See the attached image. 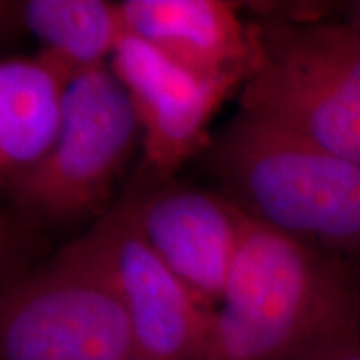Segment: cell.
Here are the masks:
<instances>
[{
    "mask_svg": "<svg viewBox=\"0 0 360 360\" xmlns=\"http://www.w3.org/2000/svg\"><path fill=\"white\" fill-rule=\"evenodd\" d=\"M57 255L110 283L129 314L137 354L148 360L200 359L210 312L148 245L122 199Z\"/></svg>",
    "mask_w": 360,
    "mask_h": 360,
    "instance_id": "cell-6",
    "label": "cell"
},
{
    "mask_svg": "<svg viewBox=\"0 0 360 360\" xmlns=\"http://www.w3.org/2000/svg\"><path fill=\"white\" fill-rule=\"evenodd\" d=\"M342 22H345L350 29H354L360 35V0L350 2L349 7H345V17Z\"/></svg>",
    "mask_w": 360,
    "mask_h": 360,
    "instance_id": "cell-13",
    "label": "cell"
},
{
    "mask_svg": "<svg viewBox=\"0 0 360 360\" xmlns=\"http://www.w3.org/2000/svg\"><path fill=\"white\" fill-rule=\"evenodd\" d=\"M17 19L44 44L42 52L72 75L107 64L125 34L119 4L105 0H27Z\"/></svg>",
    "mask_w": 360,
    "mask_h": 360,
    "instance_id": "cell-11",
    "label": "cell"
},
{
    "mask_svg": "<svg viewBox=\"0 0 360 360\" xmlns=\"http://www.w3.org/2000/svg\"><path fill=\"white\" fill-rule=\"evenodd\" d=\"M360 340V267L247 220L199 360H326Z\"/></svg>",
    "mask_w": 360,
    "mask_h": 360,
    "instance_id": "cell-1",
    "label": "cell"
},
{
    "mask_svg": "<svg viewBox=\"0 0 360 360\" xmlns=\"http://www.w3.org/2000/svg\"><path fill=\"white\" fill-rule=\"evenodd\" d=\"M74 75L40 51L0 62V179L6 191L51 154Z\"/></svg>",
    "mask_w": 360,
    "mask_h": 360,
    "instance_id": "cell-10",
    "label": "cell"
},
{
    "mask_svg": "<svg viewBox=\"0 0 360 360\" xmlns=\"http://www.w3.org/2000/svg\"><path fill=\"white\" fill-rule=\"evenodd\" d=\"M122 360H148V359H146V357H143V355L135 352V354L129 355V357H125V359H122Z\"/></svg>",
    "mask_w": 360,
    "mask_h": 360,
    "instance_id": "cell-14",
    "label": "cell"
},
{
    "mask_svg": "<svg viewBox=\"0 0 360 360\" xmlns=\"http://www.w3.org/2000/svg\"><path fill=\"white\" fill-rule=\"evenodd\" d=\"M122 197L134 224L192 299L212 314L244 237L247 215L225 193L152 179Z\"/></svg>",
    "mask_w": 360,
    "mask_h": 360,
    "instance_id": "cell-7",
    "label": "cell"
},
{
    "mask_svg": "<svg viewBox=\"0 0 360 360\" xmlns=\"http://www.w3.org/2000/svg\"><path fill=\"white\" fill-rule=\"evenodd\" d=\"M139 134L132 98L110 65L80 72L67 89L64 124L51 154L4 192L30 225L90 217L109 202Z\"/></svg>",
    "mask_w": 360,
    "mask_h": 360,
    "instance_id": "cell-4",
    "label": "cell"
},
{
    "mask_svg": "<svg viewBox=\"0 0 360 360\" xmlns=\"http://www.w3.org/2000/svg\"><path fill=\"white\" fill-rule=\"evenodd\" d=\"M257 57L240 109L360 165V35L342 20L252 22Z\"/></svg>",
    "mask_w": 360,
    "mask_h": 360,
    "instance_id": "cell-3",
    "label": "cell"
},
{
    "mask_svg": "<svg viewBox=\"0 0 360 360\" xmlns=\"http://www.w3.org/2000/svg\"><path fill=\"white\" fill-rule=\"evenodd\" d=\"M250 219L360 267V165L240 109L202 152Z\"/></svg>",
    "mask_w": 360,
    "mask_h": 360,
    "instance_id": "cell-2",
    "label": "cell"
},
{
    "mask_svg": "<svg viewBox=\"0 0 360 360\" xmlns=\"http://www.w3.org/2000/svg\"><path fill=\"white\" fill-rule=\"evenodd\" d=\"M109 65L132 98L142 132V174L152 179H172L209 147L214 114L247 80L238 74L200 77L127 30Z\"/></svg>",
    "mask_w": 360,
    "mask_h": 360,
    "instance_id": "cell-8",
    "label": "cell"
},
{
    "mask_svg": "<svg viewBox=\"0 0 360 360\" xmlns=\"http://www.w3.org/2000/svg\"><path fill=\"white\" fill-rule=\"evenodd\" d=\"M125 30L200 77L249 79L257 57L252 24L224 0H125Z\"/></svg>",
    "mask_w": 360,
    "mask_h": 360,
    "instance_id": "cell-9",
    "label": "cell"
},
{
    "mask_svg": "<svg viewBox=\"0 0 360 360\" xmlns=\"http://www.w3.org/2000/svg\"><path fill=\"white\" fill-rule=\"evenodd\" d=\"M135 352L120 297L82 265L57 255L4 287L0 360H122Z\"/></svg>",
    "mask_w": 360,
    "mask_h": 360,
    "instance_id": "cell-5",
    "label": "cell"
},
{
    "mask_svg": "<svg viewBox=\"0 0 360 360\" xmlns=\"http://www.w3.org/2000/svg\"><path fill=\"white\" fill-rule=\"evenodd\" d=\"M326 360H360V340H355L352 344L335 350Z\"/></svg>",
    "mask_w": 360,
    "mask_h": 360,
    "instance_id": "cell-12",
    "label": "cell"
}]
</instances>
